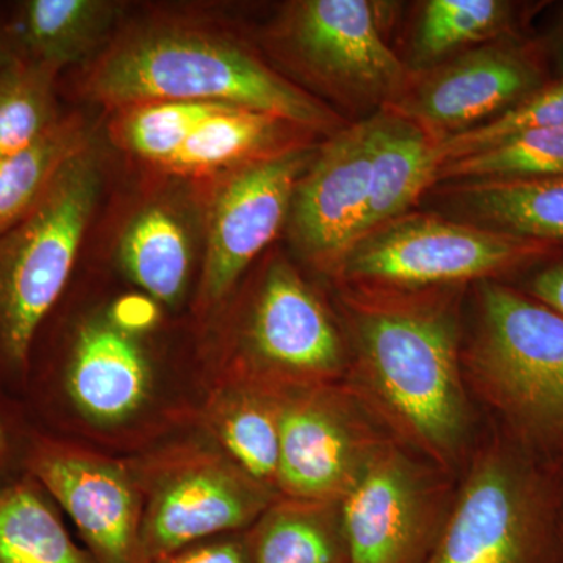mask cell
Masks as SVG:
<instances>
[{
    "label": "cell",
    "mask_w": 563,
    "mask_h": 563,
    "mask_svg": "<svg viewBox=\"0 0 563 563\" xmlns=\"http://www.w3.org/2000/svg\"><path fill=\"white\" fill-rule=\"evenodd\" d=\"M279 498L225 454L199 451L169 463L143 509L147 563L213 537L246 532Z\"/></svg>",
    "instance_id": "obj_10"
},
{
    "label": "cell",
    "mask_w": 563,
    "mask_h": 563,
    "mask_svg": "<svg viewBox=\"0 0 563 563\" xmlns=\"http://www.w3.org/2000/svg\"><path fill=\"white\" fill-rule=\"evenodd\" d=\"M25 466L76 523L98 563H147L143 496L120 462L52 439L32 443Z\"/></svg>",
    "instance_id": "obj_12"
},
{
    "label": "cell",
    "mask_w": 563,
    "mask_h": 563,
    "mask_svg": "<svg viewBox=\"0 0 563 563\" xmlns=\"http://www.w3.org/2000/svg\"><path fill=\"white\" fill-rule=\"evenodd\" d=\"M372 151L369 118L333 136L296 185L292 236L307 261L322 272L339 274L368 233Z\"/></svg>",
    "instance_id": "obj_13"
},
{
    "label": "cell",
    "mask_w": 563,
    "mask_h": 563,
    "mask_svg": "<svg viewBox=\"0 0 563 563\" xmlns=\"http://www.w3.org/2000/svg\"><path fill=\"white\" fill-rule=\"evenodd\" d=\"M0 563H98L70 539L35 481L0 488Z\"/></svg>",
    "instance_id": "obj_25"
},
{
    "label": "cell",
    "mask_w": 563,
    "mask_h": 563,
    "mask_svg": "<svg viewBox=\"0 0 563 563\" xmlns=\"http://www.w3.org/2000/svg\"><path fill=\"white\" fill-rule=\"evenodd\" d=\"M81 92L122 109L154 101L213 102L262 111L299 128H324L331 114L228 38L195 29L133 33L103 52Z\"/></svg>",
    "instance_id": "obj_2"
},
{
    "label": "cell",
    "mask_w": 563,
    "mask_h": 563,
    "mask_svg": "<svg viewBox=\"0 0 563 563\" xmlns=\"http://www.w3.org/2000/svg\"><path fill=\"white\" fill-rule=\"evenodd\" d=\"M462 347L466 388L526 450L563 462V317L504 285L479 287Z\"/></svg>",
    "instance_id": "obj_3"
},
{
    "label": "cell",
    "mask_w": 563,
    "mask_h": 563,
    "mask_svg": "<svg viewBox=\"0 0 563 563\" xmlns=\"http://www.w3.org/2000/svg\"><path fill=\"white\" fill-rule=\"evenodd\" d=\"M344 306V384L393 440L444 473L463 472L476 448V413L451 299L362 285Z\"/></svg>",
    "instance_id": "obj_1"
},
{
    "label": "cell",
    "mask_w": 563,
    "mask_h": 563,
    "mask_svg": "<svg viewBox=\"0 0 563 563\" xmlns=\"http://www.w3.org/2000/svg\"><path fill=\"white\" fill-rule=\"evenodd\" d=\"M225 103L154 101L122 107L111 122V135L122 150L166 165L202 121Z\"/></svg>",
    "instance_id": "obj_27"
},
{
    "label": "cell",
    "mask_w": 563,
    "mask_h": 563,
    "mask_svg": "<svg viewBox=\"0 0 563 563\" xmlns=\"http://www.w3.org/2000/svg\"><path fill=\"white\" fill-rule=\"evenodd\" d=\"M152 563H252V558L244 533H229L181 548Z\"/></svg>",
    "instance_id": "obj_31"
},
{
    "label": "cell",
    "mask_w": 563,
    "mask_h": 563,
    "mask_svg": "<svg viewBox=\"0 0 563 563\" xmlns=\"http://www.w3.org/2000/svg\"><path fill=\"white\" fill-rule=\"evenodd\" d=\"M117 5L101 0H27L5 22L14 57L58 73L81 60L106 33Z\"/></svg>",
    "instance_id": "obj_18"
},
{
    "label": "cell",
    "mask_w": 563,
    "mask_h": 563,
    "mask_svg": "<svg viewBox=\"0 0 563 563\" xmlns=\"http://www.w3.org/2000/svg\"><path fill=\"white\" fill-rule=\"evenodd\" d=\"M372 195L368 233L398 220L439 176L437 141L388 110L372 118ZM366 233V235H368Z\"/></svg>",
    "instance_id": "obj_17"
},
{
    "label": "cell",
    "mask_w": 563,
    "mask_h": 563,
    "mask_svg": "<svg viewBox=\"0 0 563 563\" xmlns=\"http://www.w3.org/2000/svg\"><path fill=\"white\" fill-rule=\"evenodd\" d=\"M453 474L396 440L340 503L352 563H424L453 507Z\"/></svg>",
    "instance_id": "obj_6"
},
{
    "label": "cell",
    "mask_w": 563,
    "mask_h": 563,
    "mask_svg": "<svg viewBox=\"0 0 563 563\" xmlns=\"http://www.w3.org/2000/svg\"><path fill=\"white\" fill-rule=\"evenodd\" d=\"M424 563H563V462L501 429L476 444Z\"/></svg>",
    "instance_id": "obj_4"
},
{
    "label": "cell",
    "mask_w": 563,
    "mask_h": 563,
    "mask_svg": "<svg viewBox=\"0 0 563 563\" xmlns=\"http://www.w3.org/2000/svg\"><path fill=\"white\" fill-rule=\"evenodd\" d=\"M57 76V69L20 57L0 70V158L24 150L58 121Z\"/></svg>",
    "instance_id": "obj_26"
},
{
    "label": "cell",
    "mask_w": 563,
    "mask_h": 563,
    "mask_svg": "<svg viewBox=\"0 0 563 563\" xmlns=\"http://www.w3.org/2000/svg\"><path fill=\"white\" fill-rule=\"evenodd\" d=\"M347 344L331 313L288 263L274 262L255 291L232 379L274 388L344 383Z\"/></svg>",
    "instance_id": "obj_7"
},
{
    "label": "cell",
    "mask_w": 563,
    "mask_h": 563,
    "mask_svg": "<svg viewBox=\"0 0 563 563\" xmlns=\"http://www.w3.org/2000/svg\"><path fill=\"white\" fill-rule=\"evenodd\" d=\"M244 537L252 563H352L340 504L279 496Z\"/></svg>",
    "instance_id": "obj_20"
},
{
    "label": "cell",
    "mask_w": 563,
    "mask_h": 563,
    "mask_svg": "<svg viewBox=\"0 0 563 563\" xmlns=\"http://www.w3.org/2000/svg\"><path fill=\"white\" fill-rule=\"evenodd\" d=\"M151 384L146 355L124 325L103 317L81 322L63 377L77 412L98 424H120L144 406Z\"/></svg>",
    "instance_id": "obj_16"
},
{
    "label": "cell",
    "mask_w": 563,
    "mask_h": 563,
    "mask_svg": "<svg viewBox=\"0 0 563 563\" xmlns=\"http://www.w3.org/2000/svg\"><path fill=\"white\" fill-rule=\"evenodd\" d=\"M558 60H559V66H561V70L563 73V36L561 40V44H559Z\"/></svg>",
    "instance_id": "obj_35"
},
{
    "label": "cell",
    "mask_w": 563,
    "mask_h": 563,
    "mask_svg": "<svg viewBox=\"0 0 563 563\" xmlns=\"http://www.w3.org/2000/svg\"><path fill=\"white\" fill-rule=\"evenodd\" d=\"M7 454H9V435H7L5 424L0 417V465L5 462Z\"/></svg>",
    "instance_id": "obj_34"
},
{
    "label": "cell",
    "mask_w": 563,
    "mask_h": 563,
    "mask_svg": "<svg viewBox=\"0 0 563 563\" xmlns=\"http://www.w3.org/2000/svg\"><path fill=\"white\" fill-rule=\"evenodd\" d=\"M129 277L157 301H179L191 272V246L184 225L162 207L141 211L120 244Z\"/></svg>",
    "instance_id": "obj_24"
},
{
    "label": "cell",
    "mask_w": 563,
    "mask_h": 563,
    "mask_svg": "<svg viewBox=\"0 0 563 563\" xmlns=\"http://www.w3.org/2000/svg\"><path fill=\"white\" fill-rule=\"evenodd\" d=\"M98 195V165L85 151L32 213L0 235V363L10 372H29L33 344L65 291Z\"/></svg>",
    "instance_id": "obj_5"
},
{
    "label": "cell",
    "mask_w": 563,
    "mask_h": 563,
    "mask_svg": "<svg viewBox=\"0 0 563 563\" xmlns=\"http://www.w3.org/2000/svg\"><path fill=\"white\" fill-rule=\"evenodd\" d=\"M279 395V496L342 503L391 437L344 383Z\"/></svg>",
    "instance_id": "obj_9"
},
{
    "label": "cell",
    "mask_w": 563,
    "mask_h": 563,
    "mask_svg": "<svg viewBox=\"0 0 563 563\" xmlns=\"http://www.w3.org/2000/svg\"><path fill=\"white\" fill-rule=\"evenodd\" d=\"M279 417V390L242 379L218 391L209 409L211 431L224 454L277 495Z\"/></svg>",
    "instance_id": "obj_19"
},
{
    "label": "cell",
    "mask_w": 563,
    "mask_h": 563,
    "mask_svg": "<svg viewBox=\"0 0 563 563\" xmlns=\"http://www.w3.org/2000/svg\"><path fill=\"white\" fill-rule=\"evenodd\" d=\"M288 43L314 76L357 99L401 90L406 69L385 43L365 0H303L288 14Z\"/></svg>",
    "instance_id": "obj_14"
},
{
    "label": "cell",
    "mask_w": 563,
    "mask_h": 563,
    "mask_svg": "<svg viewBox=\"0 0 563 563\" xmlns=\"http://www.w3.org/2000/svg\"><path fill=\"white\" fill-rule=\"evenodd\" d=\"M510 18V3L501 0H431L422 9L415 54L433 62L472 43L498 35Z\"/></svg>",
    "instance_id": "obj_29"
},
{
    "label": "cell",
    "mask_w": 563,
    "mask_h": 563,
    "mask_svg": "<svg viewBox=\"0 0 563 563\" xmlns=\"http://www.w3.org/2000/svg\"><path fill=\"white\" fill-rule=\"evenodd\" d=\"M563 177V128L532 131L440 166L437 180Z\"/></svg>",
    "instance_id": "obj_28"
},
{
    "label": "cell",
    "mask_w": 563,
    "mask_h": 563,
    "mask_svg": "<svg viewBox=\"0 0 563 563\" xmlns=\"http://www.w3.org/2000/svg\"><path fill=\"white\" fill-rule=\"evenodd\" d=\"M88 147L84 120L70 114L24 150L0 158V235L24 220L69 162Z\"/></svg>",
    "instance_id": "obj_23"
},
{
    "label": "cell",
    "mask_w": 563,
    "mask_h": 563,
    "mask_svg": "<svg viewBox=\"0 0 563 563\" xmlns=\"http://www.w3.org/2000/svg\"><path fill=\"white\" fill-rule=\"evenodd\" d=\"M310 162L307 151L285 150L225 177L211 206L199 309H214L228 298L244 269L273 242Z\"/></svg>",
    "instance_id": "obj_11"
},
{
    "label": "cell",
    "mask_w": 563,
    "mask_h": 563,
    "mask_svg": "<svg viewBox=\"0 0 563 563\" xmlns=\"http://www.w3.org/2000/svg\"><path fill=\"white\" fill-rule=\"evenodd\" d=\"M531 291L536 301L563 317V263L537 274L531 282Z\"/></svg>",
    "instance_id": "obj_32"
},
{
    "label": "cell",
    "mask_w": 563,
    "mask_h": 563,
    "mask_svg": "<svg viewBox=\"0 0 563 563\" xmlns=\"http://www.w3.org/2000/svg\"><path fill=\"white\" fill-rule=\"evenodd\" d=\"M540 87L539 69L525 54L492 44L428 74L390 111L440 141L499 117Z\"/></svg>",
    "instance_id": "obj_15"
},
{
    "label": "cell",
    "mask_w": 563,
    "mask_h": 563,
    "mask_svg": "<svg viewBox=\"0 0 563 563\" xmlns=\"http://www.w3.org/2000/svg\"><path fill=\"white\" fill-rule=\"evenodd\" d=\"M13 57L14 55L13 52H11L5 24H0V70L5 68L7 63H9Z\"/></svg>",
    "instance_id": "obj_33"
},
{
    "label": "cell",
    "mask_w": 563,
    "mask_h": 563,
    "mask_svg": "<svg viewBox=\"0 0 563 563\" xmlns=\"http://www.w3.org/2000/svg\"><path fill=\"white\" fill-rule=\"evenodd\" d=\"M558 128H563V79L537 88L512 109L484 124L437 141V154L443 165L490 150L523 133Z\"/></svg>",
    "instance_id": "obj_30"
},
{
    "label": "cell",
    "mask_w": 563,
    "mask_h": 563,
    "mask_svg": "<svg viewBox=\"0 0 563 563\" xmlns=\"http://www.w3.org/2000/svg\"><path fill=\"white\" fill-rule=\"evenodd\" d=\"M290 122L262 111L222 106L202 121L162 169L187 177L242 168L273 151L282 128Z\"/></svg>",
    "instance_id": "obj_22"
},
{
    "label": "cell",
    "mask_w": 563,
    "mask_h": 563,
    "mask_svg": "<svg viewBox=\"0 0 563 563\" xmlns=\"http://www.w3.org/2000/svg\"><path fill=\"white\" fill-rule=\"evenodd\" d=\"M454 195L485 229L533 242L563 240V177L461 181Z\"/></svg>",
    "instance_id": "obj_21"
},
{
    "label": "cell",
    "mask_w": 563,
    "mask_h": 563,
    "mask_svg": "<svg viewBox=\"0 0 563 563\" xmlns=\"http://www.w3.org/2000/svg\"><path fill=\"white\" fill-rule=\"evenodd\" d=\"M539 242L440 218L391 221L362 239L344 261V279L363 287L429 290L485 279L539 254Z\"/></svg>",
    "instance_id": "obj_8"
}]
</instances>
